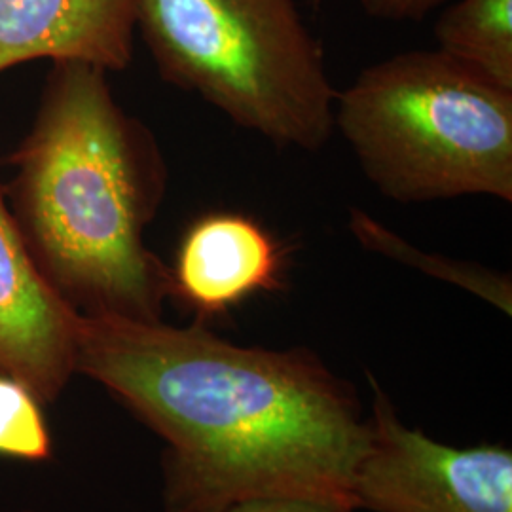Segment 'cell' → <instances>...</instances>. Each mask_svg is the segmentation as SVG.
<instances>
[{"instance_id": "6da1fadb", "label": "cell", "mask_w": 512, "mask_h": 512, "mask_svg": "<svg viewBox=\"0 0 512 512\" xmlns=\"http://www.w3.org/2000/svg\"><path fill=\"white\" fill-rule=\"evenodd\" d=\"M76 374L165 440V512H220L270 495L355 511L370 418L310 349L245 348L203 321L80 315Z\"/></svg>"}, {"instance_id": "7a4b0ae2", "label": "cell", "mask_w": 512, "mask_h": 512, "mask_svg": "<svg viewBox=\"0 0 512 512\" xmlns=\"http://www.w3.org/2000/svg\"><path fill=\"white\" fill-rule=\"evenodd\" d=\"M6 202L46 283L80 315L162 321L169 268L145 243L167 167L107 71L52 63L33 128L10 156Z\"/></svg>"}, {"instance_id": "3957f363", "label": "cell", "mask_w": 512, "mask_h": 512, "mask_svg": "<svg viewBox=\"0 0 512 512\" xmlns=\"http://www.w3.org/2000/svg\"><path fill=\"white\" fill-rule=\"evenodd\" d=\"M334 129L389 200L512 202V90L442 50L366 67L336 92Z\"/></svg>"}, {"instance_id": "277c9868", "label": "cell", "mask_w": 512, "mask_h": 512, "mask_svg": "<svg viewBox=\"0 0 512 512\" xmlns=\"http://www.w3.org/2000/svg\"><path fill=\"white\" fill-rule=\"evenodd\" d=\"M162 78L277 147L315 152L334 131L325 54L296 0H139Z\"/></svg>"}, {"instance_id": "5b68a950", "label": "cell", "mask_w": 512, "mask_h": 512, "mask_svg": "<svg viewBox=\"0 0 512 512\" xmlns=\"http://www.w3.org/2000/svg\"><path fill=\"white\" fill-rule=\"evenodd\" d=\"M370 440L353 478V505L376 512H512V454L454 448L408 429L380 385Z\"/></svg>"}, {"instance_id": "8992f818", "label": "cell", "mask_w": 512, "mask_h": 512, "mask_svg": "<svg viewBox=\"0 0 512 512\" xmlns=\"http://www.w3.org/2000/svg\"><path fill=\"white\" fill-rule=\"evenodd\" d=\"M78 319L31 260L0 183V374L55 403L76 374Z\"/></svg>"}, {"instance_id": "52a82bcc", "label": "cell", "mask_w": 512, "mask_h": 512, "mask_svg": "<svg viewBox=\"0 0 512 512\" xmlns=\"http://www.w3.org/2000/svg\"><path fill=\"white\" fill-rule=\"evenodd\" d=\"M285 251L256 220L211 213L188 226L169 268V298L215 319L258 293L283 287Z\"/></svg>"}, {"instance_id": "ba28073f", "label": "cell", "mask_w": 512, "mask_h": 512, "mask_svg": "<svg viewBox=\"0 0 512 512\" xmlns=\"http://www.w3.org/2000/svg\"><path fill=\"white\" fill-rule=\"evenodd\" d=\"M139 0H0V73L27 61H76L124 71Z\"/></svg>"}, {"instance_id": "9c48e42d", "label": "cell", "mask_w": 512, "mask_h": 512, "mask_svg": "<svg viewBox=\"0 0 512 512\" xmlns=\"http://www.w3.org/2000/svg\"><path fill=\"white\" fill-rule=\"evenodd\" d=\"M439 50L512 90V0H459L435 25Z\"/></svg>"}, {"instance_id": "30bf717a", "label": "cell", "mask_w": 512, "mask_h": 512, "mask_svg": "<svg viewBox=\"0 0 512 512\" xmlns=\"http://www.w3.org/2000/svg\"><path fill=\"white\" fill-rule=\"evenodd\" d=\"M349 228L355 239L368 251L403 262L423 274L439 277L446 283L476 294L497 310L511 315L512 283L507 275L473 262H459L446 256L429 255L355 207L349 211Z\"/></svg>"}, {"instance_id": "8fae6325", "label": "cell", "mask_w": 512, "mask_h": 512, "mask_svg": "<svg viewBox=\"0 0 512 512\" xmlns=\"http://www.w3.org/2000/svg\"><path fill=\"white\" fill-rule=\"evenodd\" d=\"M0 458L42 463L52 458L44 403L16 378L0 374Z\"/></svg>"}, {"instance_id": "7c38bea8", "label": "cell", "mask_w": 512, "mask_h": 512, "mask_svg": "<svg viewBox=\"0 0 512 512\" xmlns=\"http://www.w3.org/2000/svg\"><path fill=\"white\" fill-rule=\"evenodd\" d=\"M370 18L420 23L446 0H359Z\"/></svg>"}, {"instance_id": "4fadbf2b", "label": "cell", "mask_w": 512, "mask_h": 512, "mask_svg": "<svg viewBox=\"0 0 512 512\" xmlns=\"http://www.w3.org/2000/svg\"><path fill=\"white\" fill-rule=\"evenodd\" d=\"M346 509H336L319 501H311L304 497H289V495H270V497H253L234 503L220 512H340Z\"/></svg>"}, {"instance_id": "5bb4252c", "label": "cell", "mask_w": 512, "mask_h": 512, "mask_svg": "<svg viewBox=\"0 0 512 512\" xmlns=\"http://www.w3.org/2000/svg\"><path fill=\"white\" fill-rule=\"evenodd\" d=\"M340 512H351V511H340Z\"/></svg>"}]
</instances>
